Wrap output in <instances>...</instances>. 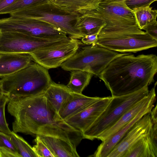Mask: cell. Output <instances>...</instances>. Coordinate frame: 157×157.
I'll list each match as a JSON object with an SVG mask.
<instances>
[{
    "label": "cell",
    "mask_w": 157,
    "mask_h": 157,
    "mask_svg": "<svg viewBox=\"0 0 157 157\" xmlns=\"http://www.w3.org/2000/svg\"><path fill=\"white\" fill-rule=\"evenodd\" d=\"M136 24L141 30L156 21L157 10H153L150 6L133 9Z\"/></svg>",
    "instance_id": "obj_24"
},
{
    "label": "cell",
    "mask_w": 157,
    "mask_h": 157,
    "mask_svg": "<svg viewBox=\"0 0 157 157\" xmlns=\"http://www.w3.org/2000/svg\"><path fill=\"white\" fill-rule=\"evenodd\" d=\"M0 148L9 149L18 153L16 147L11 140L10 135L1 131Z\"/></svg>",
    "instance_id": "obj_29"
},
{
    "label": "cell",
    "mask_w": 157,
    "mask_h": 157,
    "mask_svg": "<svg viewBox=\"0 0 157 157\" xmlns=\"http://www.w3.org/2000/svg\"><path fill=\"white\" fill-rule=\"evenodd\" d=\"M106 25L102 20L84 13L78 17L75 26L83 36L99 33Z\"/></svg>",
    "instance_id": "obj_22"
},
{
    "label": "cell",
    "mask_w": 157,
    "mask_h": 157,
    "mask_svg": "<svg viewBox=\"0 0 157 157\" xmlns=\"http://www.w3.org/2000/svg\"><path fill=\"white\" fill-rule=\"evenodd\" d=\"M70 38H38L16 32L0 31V53L29 54L39 50L55 46Z\"/></svg>",
    "instance_id": "obj_9"
},
{
    "label": "cell",
    "mask_w": 157,
    "mask_h": 157,
    "mask_svg": "<svg viewBox=\"0 0 157 157\" xmlns=\"http://www.w3.org/2000/svg\"><path fill=\"white\" fill-rule=\"evenodd\" d=\"M98 33L85 36L81 38V42L87 45L96 44Z\"/></svg>",
    "instance_id": "obj_32"
},
{
    "label": "cell",
    "mask_w": 157,
    "mask_h": 157,
    "mask_svg": "<svg viewBox=\"0 0 157 157\" xmlns=\"http://www.w3.org/2000/svg\"><path fill=\"white\" fill-rule=\"evenodd\" d=\"M150 112L145 114L134 124L107 157H123L134 144L150 134L153 124Z\"/></svg>",
    "instance_id": "obj_12"
},
{
    "label": "cell",
    "mask_w": 157,
    "mask_h": 157,
    "mask_svg": "<svg viewBox=\"0 0 157 157\" xmlns=\"http://www.w3.org/2000/svg\"><path fill=\"white\" fill-rule=\"evenodd\" d=\"M81 42L71 37L59 44L39 50L29 54L33 61L48 69L61 66L77 51Z\"/></svg>",
    "instance_id": "obj_10"
},
{
    "label": "cell",
    "mask_w": 157,
    "mask_h": 157,
    "mask_svg": "<svg viewBox=\"0 0 157 157\" xmlns=\"http://www.w3.org/2000/svg\"><path fill=\"white\" fill-rule=\"evenodd\" d=\"M44 21L58 28L74 38L81 39L82 36L75 28L77 13L66 12L47 2L17 11L10 14Z\"/></svg>",
    "instance_id": "obj_7"
},
{
    "label": "cell",
    "mask_w": 157,
    "mask_h": 157,
    "mask_svg": "<svg viewBox=\"0 0 157 157\" xmlns=\"http://www.w3.org/2000/svg\"><path fill=\"white\" fill-rule=\"evenodd\" d=\"M35 141L36 144L33 147L37 157H55L49 148L38 136H36Z\"/></svg>",
    "instance_id": "obj_28"
},
{
    "label": "cell",
    "mask_w": 157,
    "mask_h": 157,
    "mask_svg": "<svg viewBox=\"0 0 157 157\" xmlns=\"http://www.w3.org/2000/svg\"><path fill=\"white\" fill-rule=\"evenodd\" d=\"M33 61L31 55L26 53H0V77L15 73Z\"/></svg>",
    "instance_id": "obj_17"
},
{
    "label": "cell",
    "mask_w": 157,
    "mask_h": 157,
    "mask_svg": "<svg viewBox=\"0 0 157 157\" xmlns=\"http://www.w3.org/2000/svg\"><path fill=\"white\" fill-rule=\"evenodd\" d=\"M126 53L110 50L96 44L79 48L60 66L64 70H81L98 76L113 59Z\"/></svg>",
    "instance_id": "obj_6"
},
{
    "label": "cell",
    "mask_w": 157,
    "mask_h": 157,
    "mask_svg": "<svg viewBox=\"0 0 157 157\" xmlns=\"http://www.w3.org/2000/svg\"><path fill=\"white\" fill-rule=\"evenodd\" d=\"M95 44L121 53H136L156 47L157 40L137 25H106L98 33Z\"/></svg>",
    "instance_id": "obj_4"
},
{
    "label": "cell",
    "mask_w": 157,
    "mask_h": 157,
    "mask_svg": "<svg viewBox=\"0 0 157 157\" xmlns=\"http://www.w3.org/2000/svg\"><path fill=\"white\" fill-rule=\"evenodd\" d=\"M157 56L154 54L135 56L125 53L113 59L98 76L111 92L112 96L138 91L154 81Z\"/></svg>",
    "instance_id": "obj_2"
},
{
    "label": "cell",
    "mask_w": 157,
    "mask_h": 157,
    "mask_svg": "<svg viewBox=\"0 0 157 157\" xmlns=\"http://www.w3.org/2000/svg\"><path fill=\"white\" fill-rule=\"evenodd\" d=\"M143 30L153 39L157 40V22L150 24L146 27Z\"/></svg>",
    "instance_id": "obj_31"
},
{
    "label": "cell",
    "mask_w": 157,
    "mask_h": 157,
    "mask_svg": "<svg viewBox=\"0 0 157 157\" xmlns=\"http://www.w3.org/2000/svg\"><path fill=\"white\" fill-rule=\"evenodd\" d=\"M84 13L102 20L108 25H137L132 10L125 2H100L96 9Z\"/></svg>",
    "instance_id": "obj_11"
},
{
    "label": "cell",
    "mask_w": 157,
    "mask_h": 157,
    "mask_svg": "<svg viewBox=\"0 0 157 157\" xmlns=\"http://www.w3.org/2000/svg\"></svg>",
    "instance_id": "obj_36"
},
{
    "label": "cell",
    "mask_w": 157,
    "mask_h": 157,
    "mask_svg": "<svg viewBox=\"0 0 157 157\" xmlns=\"http://www.w3.org/2000/svg\"><path fill=\"white\" fill-rule=\"evenodd\" d=\"M126 0H101L100 2H125Z\"/></svg>",
    "instance_id": "obj_35"
},
{
    "label": "cell",
    "mask_w": 157,
    "mask_h": 157,
    "mask_svg": "<svg viewBox=\"0 0 157 157\" xmlns=\"http://www.w3.org/2000/svg\"><path fill=\"white\" fill-rule=\"evenodd\" d=\"M112 97L102 98L79 112L64 121L82 133L89 127L106 108Z\"/></svg>",
    "instance_id": "obj_13"
},
{
    "label": "cell",
    "mask_w": 157,
    "mask_h": 157,
    "mask_svg": "<svg viewBox=\"0 0 157 157\" xmlns=\"http://www.w3.org/2000/svg\"><path fill=\"white\" fill-rule=\"evenodd\" d=\"M156 100L155 87L149 91L148 94L126 111L111 128L99 135L96 139L102 141L116 132L127 124L141 110L154 103Z\"/></svg>",
    "instance_id": "obj_14"
},
{
    "label": "cell",
    "mask_w": 157,
    "mask_h": 157,
    "mask_svg": "<svg viewBox=\"0 0 157 157\" xmlns=\"http://www.w3.org/2000/svg\"><path fill=\"white\" fill-rule=\"evenodd\" d=\"M10 100L6 95L0 91V131L10 135L12 132L9 128L5 115V106Z\"/></svg>",
    "instance_id": "obj_27"
},
{
    "label": "cell",
    "mask_w": 157,
    "mask_h": 157,
    "mask_svg": "<svg viewBox=\"0 0 157 157\" xmlns=\"http://www.w3.org/2000/svg\"><path fill=\"white\" fill-rule=\"evenodd\" d=\"M1 78L0 91L10 99L44 94L52 82L48 69L33 61L23 69Z\"/></svg>",
    "instance_id": "obj_3"
},
{
    "label": "cell",
    "mask_w": 157,
    "mask_h": 157,
    "mask_svg": "<svg viewBox=\"0 0 157 157\" xmlns=\"http://www.w3.org/2000/svg\"><path fill=\"white\" fill-rule=\"evenodd\" d=\"M0 31L17 32L42 39H57L68 37L59 29L46 22L14 15L0 19Z\"/></svg>",
    "instance_id": "obj_8"
},
{
    "label": "cell",
    "mask_w": 157,
    "mask_h": 157,
    "mask_svg": "<svg viewBox=\"0 0 157 157\" xmlns=\"http://www.w3.org/2000/svg\"><path fill=\"white\" fill-rule=\"evenodd\" d=\"M9 135L21 157H37L33 147L22 137L13 131Z\"/></svg>",
    "instance_id": "obj_25"
},
{
    "label": "cell",
    "mask_w": 157,
    "mask_h": 157,
    "mask_svg": "<svg viewBox=\"0 0 157 157\" xmlns=\"http://www.w3.org/2000/svg\"><path fill=\"white\" fill-rule=\"evenodd\" d=\"M157 0H126L125 3L130 9H133L141 7L150 6L153 2Z\"/></svg>",
    "instance_id": "obj_30"
},
{
    "label": "cell",
    "mask_w": 157,
    "mask_h": 157,
    "mask_svg": "<svg viewBox=\"0 0 157 157\" xmlns=\"http://www.w3.org/2000/svg\"><path fill=\"white\" fill-rule=\"evenodd\" d=\"M101 0H49L48 2L66 12L82 14L96 9Z\"/></svg>",
    "instance_id": "obj_20"
},
{
    "label": "cell",
    "mask_w": 157,
    "mask_h": 157,
    "mask_svg": "<svg viewBox=\"0 0 157 157\" xmlns=\"http://www.w3.org/2000/svg\"><path fill=\"white\" fill-rule=\"evenodd\" d=\"M154 103L151 104L144 109L124 127L102 141L94 154L90 156L94 157H107L114 147L134 124L145 114L151 112L154 106Z\"/></svg>",
    "instance_id": "obj_15"
},
{
    "label": "cell",
    "mask_w": 157,
    "mask_h": 157,
    "mask_svg": "<svg viewBox=\"0 0 157 157\" xmlns=\"http://www.w3.org/2000/svg\"><path fill=\"white\" fill-rule=\"evenodd\" d=\"M49 0H18L0 11V14L13 13L32 6L48 2Z\"/></svg>",
    "instance_id": "obj_26"
},
{
    "label": "cell",
    "mask_w": 157,
    "mask_h": 157,
    "mask_svg": "<svg viewBox=\"0 0 157 157\" xmlns=\"http://www.w3.org/2000/svg\"><path fill=\"white\" fill-rule=\"evenodd\" d=\"M93 74L81 70L71 71L69 81L67 85L72 92L82 94L89 85Z\"/></svg>",
    "instance_id": "obj_23"
},
{
    "label": "cell",
    "mask_w": 157,
    "mask_h": 157,
    "mask_svg": "<svg viewBox=\"0 0 157 157\" xmlns=\"http://www.w3.org/2000/svg\"><path fill=\"white\" fill-rule=\"evenodd\" d=\"M38 136L49 148L55 157H79L76 151V146L71 142L51 136Z\"/></svg>",
    "instance_id": "obj_18"
},
{
    "label": "cell",
    "mask_w": 157,
    "mask_h": 157,
    "mask_svg": "<svg viewBox=\"0 0 157 157\" xmlns=\"http://www.w3.org/2000/svg\"><path fill=\"white\" fill-rule=\"evenodd\" d=\"M7 110L14 118L12 128L16 133L57 137L76 146L83 139L81 132L60 118L44 94L10 99Z\"/></svg>",
    "instance_id": "obj_1"
},
{
    "label": "cell",
    "mask_w": 157,
    "mask_h": 157,
    "mask_svg": "<svg viewBox=\"0 0 157 157\" xmlns=\"http://www.w3.org/2000/svg\"><path fill=\"white\" fill-rule=\"evenodd\" d=\"M102 98L99 97H90L84 95L82 94L71 92L70 96L58 114L60 118L64 120Z\"/></svg>",
    "instance_id": "obj_16"
},
{
    "label": "cell",
    "mask_w": 157,
    "mask_h": 157,
    "mask_svg": "<svg viewBox=\"0 0 157 157\" xmlns=\"http://www.w3.org/2000/svg\"><path fill=\"white\" fill-rule=\"evenodd\" d=\"M71 92L67 86L52 81L44 94L58 113Z\"/></svg>",
    "instance_id": "obj_21"
},
{
    "label": "cell",
    "mask_w": 157,
    "mask_h": 157,
    "mask_svg": "<svg viewBox=\"0 0 157 157\" xmlns=\"http://www.w3.org/2000/svg\"><path fill=\"white\" fill-rule=\"evenodd\" d=\"M157 139L151 133L134 144L123 157H157Z\"/></svg>",
    "instance_id": "obj_19"
},
{
    "label": "cell",
    "mask_w": 157,
    "mask_h": 157,
    "mask_svg": "<svg viewBox=\"0 0 157 157\" xmlns=\"http://www.w3.org/2000/svg\"><path fill=\"white\" fill-rule=\"evenodd\" d=\"M18 0H0V11L13 4Z\"/></svg>",
    "instance_id": "obj_34"
},
{
    "label": "cell",
    "mask_w": 157,
    "mask_h": 157,
    "mask_svg": "<svg viewBox=\"0 0 157 157\" xmlns=\"http://www.w3.org/2000/svg\"><path fill=\"white\" fill-rule=\"evenodd\" d=\"M0 157H21L16 152L9 149L0 148Z\"/></svg>",
    "instance_id": "obj_33"
},
{
    "label": "cell",
    "mask_w": 157,
    "mask_h": 157,
    "mask_svg": "<svg viewBox=\"0 0 157 157\" xmlns=\"http://www.w3.org/2000/svg\"><path fill=\"white\" fill-rule=\"evenodd\" d=\"M146 86L132 93L112 97L109 103L94 122L82 133L83 138L90 140L96 139L102 132L108 129L128 110L149 93Z\"/></svg>",
    "instance_id": "obj_5"
}]
</instances>
